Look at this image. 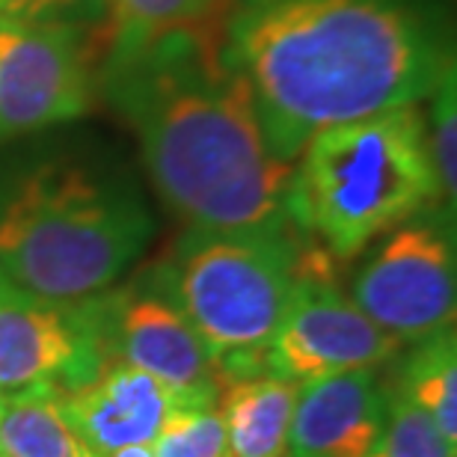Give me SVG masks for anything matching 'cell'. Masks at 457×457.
<instances>
[{
  "label": "cell",
  "instance_id": "1",
  "mask_svg": "<svg viewBox=\"0 0 457 457\" xmlns=\"http://www.w3.org/2000/svg\"><path fill=\"white\" fill-rule=\"evenodd\" d=\"M223 18L111 48L107 96L131 122L163 205L187 228L286 235L295 163L270 154L250 87L226 66Z\"/></svg>",
  "mask_w": 457,
  "mask_h": 457
},
{
  "label": "cell",
  "instance_id": "2",
  "mask_svg": "<svg viewBox=\"0 0 457 457\" xmlns=\"http://www.w3.org/2000/svg\"><path fill=\"white\" fill-rule=\"evenodd\" d=\"M220 51L288 163L324 128L419 104L454 62L404 0H237Z\"/></svg>",
  "mask_w": 457,
  "mask_h": 457
},
{
  "label": "cell",
  "instance_id": "3",
  "mask_svg": "<svg viewBox=\"0 0 457 457\" xmlns=\"http://www.w3.org/2000/svg\"><path fill=\"white\" fill-rule=\"evenodd\" d=\"M152 235L125 172L71 154L0 163V270L27 295L54 303L102 295Z\"/></svg>",
  "mask_w": 457,
  "mask_h": 457
},
{
  "label": "cell",
  "instance_id": "4",
  "mask_svg": "<svg viewBox=\"0 0 457 457\" xmlns=\"http://www.w3.org/2000/svg\"><path fill=\"white\" fill-rule=\"evenodd\" d=\"M425 125L419 107L404 104L318 131L297 154L288 220L336 259H353L440 203Z\"/></svg>",
  "mask_w": 457,
  "mask_h": 457
},
{
  "label": "cell",
  "instance_id": "5",
  "mask_svg": "<svg viewBox=\"0 0 457 457\" xmlns=\"http://www.w3.org/2000/svg\"><path fill=\"white\" fill-rule=\"evenodd\" d=\"M297 246L286 235L187 228L154 288L194 324L217 362L264 353L291 303Z\"/></svg>",
  "mask_w": 457,
  "mask_h": 457
},
{
  "label": "cell",
  "instance_id": "6",
  "mask_svg": "<svg viewBox=\"0 0 457 457\" xmlns=\"http://www.w3.org/2000/svg\"><path fill=\"white\" fill-rule=\"evenodd\" d=\"M333 259L324 244L297 250L291 303L264 351V365L295 383L378 369L404 347L339 288Z\"/></svg>",
  "mask_w": 457,
  "mask_h": 457
},
{
  "label": "cell",
  "instance_id": "7",
  "mask_svg": "<svg viewBox=\"0 0 457 457\" xmlns=\"http://www.w3.org/2000/svg\"><path fill=\"white\" fill-rule=\"evenodd\" d=\"M454 241L440 220H407L353 273L351 300L401 345H419L454 324Z\"/></svg>",
  "mask_w": 457,
  "mask_h": 457
},
{
  "label": "cell",
  "instance_id": "8",
  "mask_svg": "<svg viewBox=\"0 0 457 457\" xmlns=\"http://www.w3.org/2000/svg\"><path fill=\"white\" fill-rule=\"evenodd\" d=\"M89 102V57L75 27L0 15V143L71 122Z\"/></svg>",
  "mask_w": 457,
  "mask_h": 457
},
{
  "label": "cell",
  "instance_id": "9",
  "mask_svg": "<svg viewBox=\"0 0 457 457\" xmlns=\"http://www.w3.org/2000/svg\"><path fill=\"white\" fill-rule=\"evenodd\" d=\"M107 362H125L167 386L179 404L217 407V360L194 324L154 286H131L87 297Z\"/></svg>",
  "mask_w": 457,
  "mask_h": 457
},
{
  "label": "cell",
  "instance_id": "10",
  "mask_svg": "<svg viewBox=\"0 0 457 457\" xmlns=\"http://www.w3.org/2000/svg\"><path fill=\"white\" fill-rule=\"evenodd\" d=\"M87 300L54 303L12 288L0 297V395H71L104 371Z\"/></svg>",
  "mask_w": 457,
  "mask_h": 457
},
{
  "label": "cell",
  "instance_id": "11",
  "mask_svg": "<svg viewBox=\"0 0 457 457\" xmlns=\"http://www.w3.org/2000/svg\"><path fill=\"white\" fill-rule=\"evenodd\" d=\"M389 419V386L374 369L306 380L297 392L288 457H369Z\"/></svg>",
  "mask_w": 457,
  "mask_h": 457
},
{
  "label": "cell",
  "instance_id": "12",
  "mask_svg": "<svg viewBox=\"0 0 457 457\" xmlns=\"http://www.w3.org/2000/svg\"><path fill=\"white\" fill-rule=\"evenodd\" d=\"M57 401L71 428L102 457L128 445H152L179 407L167 386L125 362L104 365L93 383Z\"/></svg>",
  "mask_w": 457,
  "mask_h": 457
},
{
  "label": "cell",
  "instance_id": "13",
  "mask_svg": "<svg viewBox=\"0 0 457 457\" xmlns=\"http://www.w3.org/2000/svg\"><path fill=\"white\" fill-rule=\"evenodd\" d=\"M300 383L268 365L228 374L217 392L232 457H288V431Z\"/></svg>",
  "mask_w": 457,
  "mask_h": 457
},
{
  "label": "cell",
  "instance_id": "14",
  "mask_svg": "<svg viewBox=\"0 0 457 457\" xmlns=\"http://www.w3.org/2000/svg\"><path fill=\"white\" fill-rule=\"evenodd\" d=\"M0 452L9 457H102L71 428L51 392L0 395Z\"/></svg>",
  "mask_w": 457,
  "mask_h": 457
},
{
  "label": "cell",
  "instance_id": "15",
  "mask_svg": "<svg viewBox=\"0 0 457 457\" xmlns=\"http://www.w3.org/2000/svg\"><path fill=\"white\" fill-rule=\"evenodd\" d=\"M398 389L425 410L440 434L457 449V347L454 330L419 342L404 360Z\"/></svg>",
  "mask_w": 457,
  "mask_h": 457
},
{
  "label": "cell",
  "instance_id": "16",
  "mask_svg": "<svg viewBox=\"0 0 457 457\" xmlns=\"http://www.w3.org/2000/svg\"><path fill=\"white\" fill-rule=\"evenodd\" d=\"M111 6V48H128L163 33L185 30L226 15V0H107Z\"/></svg>",
  "mask_w": 457,
  "mask_h": 457
},
{
  "label": "cell",
  "instance_id": "17",
  "mask_svg": "<svg viewBox=\"0 0 457 457\" xmlns=\"http://www.w3.org/2000/svg\"><path fill=\"white\" fill-rule=\"evenodd\" d=\"M369 457H457V449L422 407L413 404L398 386H389L386 431Z\"/></svg>",
  "mask_w": 457,
  "mask_h": 457
},
{
  "label": "cell",
  "instance_id": "18",
  "mask_svg": "<svg viewBox=\"0 0 457 457\" xmlns=\"http://www.w3.org/2000/svg\"><path fill=\"white\" fill-rule=\"evenodd\" d=\"M154 457H232L223 419L212 404H179L152 443Z\"/></svg>",
  "mask_w": 457,
  "mask_h": 457
},
{
  "label": "cell",
  "instance_id": "19",
  "mask_svg": "<svg viewBox=\"0 0 457 457\" xmlns=\"http://www.w3.org/2000/svg\"><path fill=\"white\" fill-rule=\"evenodd\" d=\"M454 62L445 69L443 80L434 89V107H431V125L428 131V154L440 190V203H445V217L454 223V205H457V87H454Z\"/></svg>",
  "mask_w": 457,
  "mask_h": 457
},
{
  "label": "cell",
  "instance_id": "20",
  "mask_svg": "<svg viewBox=\"0 0 457 457\" xmlns=\"http://www.w3.org/2000/svg\"><path fill=\"white\" fill-rule=\"evenodd\" d=\"M84 4L87 0H0V15L4 18H54Z\"/></svg>",
  "mask_w": 457,
  "mask_h": 457
},
{
  "label": "cell",
  "instance_id": "21",
  "mask_svg": "<svg viewBox=\"0 0 457 457\" xmlns=\"http://www.w3.org/2000/svg\"><path fill=\"white\" fill-rule=\"evenodd\" d=\"M104 457H154V449L152 445H128V449H116Z\"/></svg>",
  "mask_w": 457,
  "mask_h": 457
},
{
  "label": "cell",
  "instance_id": "22",
  "mask_svg": "<svg viewBox=\"0 0 457 457\" xmlns=\"http://www.w3.org/2000/svg\"><path fill=\"white\" fill-rule=\"evenodd\" d=\"M12 288H15V286H12V282L6 279V273L0 270V297H4V295H9V291H12Z\"/></svg>",
  "mask_w": 457,
  "mask_h": 457
},
{
  "label": "cell",
  "instance_id": "23",
  "mask_svg": "<svg viewBox=\"0 0 457 457\" xmlns=\"http://www.w3.org/2000/svg\"><path fill=\"white\" fill-rule=\"evenodd\" d=\"M0 457H9V454H4V452H0Z\"/></svg>",
  "mask_w": 457,
  "mask_h": 457
}]
</instances>
